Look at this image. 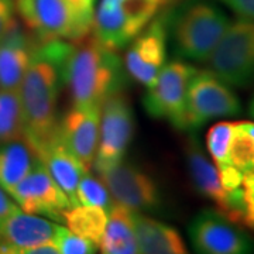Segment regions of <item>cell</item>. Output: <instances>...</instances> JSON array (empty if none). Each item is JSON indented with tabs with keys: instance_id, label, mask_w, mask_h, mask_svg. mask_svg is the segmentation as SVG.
Returning a JSON list of instances; mask_svg holds the SVG:
<instances>
[{
	"instance_id": "obj_15",
	"label": "cell",
	"mask_w": 254,
	"mask_h": 254,
	"mask_svg": "<svg viewBox=\"0 0 254 254\" xmlns=\"http://www.w3.org/2000/svg\"><path fill=\"white\" fill-rule=\"evenodd\" d=\"M33 31L41 41H79L86 37L79 27L68 0H33Z\"/></svg>"
},
{
	"instance_id": "obj_22",
	"label": "cell",
	"mask_w": 254,
	"mask_h": 254,
	"mask_svg": "<svg viewBox=\"0 0 254 254\" xmlns=\"http://www.w3.org/2000/svg\"><path fill=\"white\" fill-rule=\"evenodd\" d=\"M64 220L71 232L89 239L99 247L108 223V210L100 206L75 205L64 213Z\"/></svg>"
},
{
	"instance_id": "obj_31",
	"label": "cell",
	"mask_w": 254,
	"mask_h": 254,
	"mask_svg": "<svg viewBox=\"0 0 254 254\" xmlns=\"http://www.w3.org/2000/svg\"><path fill=\"white\" fill-rule=\"evenodd\" d=\"M237 13L240 17L254 20V0H219Z\"/></svg>"
},
{
	"instance_id": "obj_19",
	"label": "cell",
	"mask_w": 254,
	"mask_h": 254,
	"mask_svg": "<svg viewBox=\"0 0 254 254\" xmlns=\"http://www.w3.org/2000/svg\"><path fill=\"white\" fill-rule=\"evenodd\" d=\"M38 160L44 164L54 178L55 182L61 187V190L66 193L72 206L78 205L76 202V188L81 177L85 173H89L83 168L69 150L61 143L60 137H57L51 144L38 157Z\"/></svg>"
},
{
	"instance_id": "obj_17",
	"label": "cell",
	"mask_w": 254,
	"mask_h": 254,
	"mask_svg": "<svg viewBox=\"0 0 254 254\" xmlns=\"http://www.w3.org/2000/svg\"><path fill=\"white\" fill-rule=\"evenodd\" d=\"M187 163L192 182L199 193L216 205V210L229 218V195L222 187L216 165L210 163L196 141H190L187 148Z\"/></svg>"
},
{
	"instance_id": "obj_34",
	"label": "cell",
	"mask_w": 254,
	"mask_h": 254,
	"mask_svg": "<svg viewBox=\"0 0 254 254\" xmlns=\"http://www.w3.org/2000/svg\"><path fill=\"white\" fill-rule=\"evenodd\" d=\"M242 125L245 126V128L249 131V134L254 138V123L253 122H242Z\"/></svg>"
},
{
	"instance_id": "obj_11",
	"label": "cell",
	"mask_w": 254,
	"mask_h": 254,
	"mask_svg": "<svg viewBox=\"0 0 254 254\" xmlns=\"http://www.w3.org/2000/svg\"><path fill=\"white\" fill-rule=\"evenodd\" d=\"M168 20L157 17L133 40L126 54V69L131 78L150 88L165 64Z\"/></svg>"
},
{
	"instance_id": "obj_1",
	"label": "cell",
	"mask_w": 254,
	"mask_h": 254,
	"mask_svg": "<svg viewBox=\"0 0 254 254\" xmlns=\"http://www.w3.org/2000/svg\"><path fill=\"white\" fill-rule=\"evenodd\" d=\"M69 48L63 40L41 41L18 86L24 140L37 158L58 137L57 102Z\"/></svg>"
},
{
	"instance_id": "obj_24",
	"label": "cell",
	"mask_w": 254,
	"mask_h": 254,
	"mask_svg": "<svg viewBox=\"0 0 254 254\" xmlns=\"http://www.w3.org/2000/svg\"><path fill=\"white\" fill-rule=\"evenodd\" d=\"M229 161L242 174L254 170V138L249 134L242 122L235 123L233 127Z\"/></svg>"
},
{
	"instance_id": "obj_14",
	"label": "cell",
	"mask_w": 254,
	"mask_h": 254,
	"mask_svg": "<svg viewBox=\"0 0 254 254\" xmlns=\"http://www.w3.org/2000/svg\"><path fill=\"white\" fill-rule=\"evenodd\" d=\"M57 227L58 225L40 215L26 213L17 208L0 223V245L4 254H30L36 247L54 243Z\"/></svg>"
},
{
	"instance_id": "obj_37",
	"label": "cell",
	"mask_w": 254,
	"mask_h": 254,
	"mask_svg": "<svg viewBox=\"0 0 254 254\" xmlns=\"http://www.w3.org/2000/svg\"><path fill=\"white\" fill-rule=\"evenodd\" d=\"M0 254H4V249H3V246L0 245Z\"/></svg>"
},
{
	"instance_id": "obj_10",
	"label": "cell",
	"mask_w": 254,
	"mask_h": 254,
	"mask_svg": "<svg viewBox=\"0 0 254 254\" xmlns=\"http://www.w3.org/2000/svg\"><path fill=\"white\" fill-rule=\"evenodd\" d=\"M193 249L203 254L253 253L254 240L218 210H202L190 222Z\"/></svg>"
},
{
	"instance_id": "obj_8",
	"label": "cell",
	"mask_w": 254,
	"mask_h": 254,
	"mask_svg": "<svg viewBox=\"0 0 254 254\" xmlns=\"http://www.w3.org/2000/svg\"><path fill=\"white\" fill-rule=\"evenodd\" d=\"M196 69L187 63L173 61L164 64L155 82L147 88L145 110L158 119L168 120L174 127L185 130V108L188 83Z\"/></svg>"
},
{
	"instance_id": "obj_3",
	"label": "cell",
	"mask_w": 254,
	"mask_h": 254,
	"mask_svg": "<svg viewBox=\"0 0 254 254\" xmlns=\"http://www.w3.org/2000/svg\"><path fill=\"white\" fill-rule=\"evenodd\" d=\"M229 18L208 0H188L170 21L177 54L196 63H206L229 26Z\"/></svg>"
},
{
	"instance_id": "obj_4",
	"label": "cell",
	"mask_w": 254,
	"mask_h": 254,
	"mask_svg": "<svg viewBox=\"0 0 254 254\" xmlns=\"http://www.w3.org/2000/svg\"><path fill=\"white\" fill-rule=\"evenodd\" d=\"M210 71L230 86L254 83V20L230 21L208 60Z\"/></svg>"
},
{
	"instance_id": "obj_32",
	"label": "cell",
	"mask_w": 254,
	"mask_h": 254,
	"mask_svg": "<svg viewBox=\"0 0 254 254\" xmlns=\"http://www.w3.org/2000/svg\"><path fill=\"white\" fill-rule=\"evenodd\" d=\"M16 10L20 13L21 18L27 24L28 28L34 27V13H33V0H14Z\"/></svg>"
},
{
	"instance_id": "obj_23",
	"label": "cell",
	"mask_w": 254,
	"mask_h": 254,
	"mask_svg": "<svg viewBox=\"0 0 254 254\" xmlns=\"http://www.w3.org/2000/svg\"><path fill=\"white\" fill-rule=\"evenodd\" d=\"M16 140H24L18 89H0V144Z\"/></svg>"
},
{
	"instance_id": "obj_20",
	"label": "cell",
	"mask_w": 254,
	"mask_h": 254,
	"mask_svg": "<svg viewBox=\"0 0 254 254\" xmlns=\"http://www.w3.org/2000/svg\"><path fill=\"white\" fill-rule=\"evenodd\" d=\"M134 210L113 202L108 210V223L100 240L99 249L105 254L138 253L134 229Z\"/></svg>"
},
{
	"instance_id": "obj_29",
	"label": "cell",
	"mask_w": 254,
	"mask_h": 254,
	"mask_svg": "<svg viewBox=\"0 0 254 254\" xmlns=\"http://www.w3.org/2000/svg\"><path fill=\"white\" fill-rule=\"evenodd\" d=\"M75 17L78 20V24L82 31L88 36L92 30V21L95 14V0H68Z\"/></svg>"
},
{
	"instance_id": "obj_9",
	"label": "cell",
	"mask_w": 254,
	"mask_h": 254,
	"mask_svg": "<svg viewBox=\"0 0 254 254\" xmlns=\"http://www.w3.org/2000/svg\"><path fill=\"white\" fill-rule=\"evenodd\" d=\"M7 193L23 212L43 215L54 220H64V213L72 208L66 193L40 160Z\"/></svg>"
},
{
	"instance_id": "obj_36",
	"label": "cell",
	"mask_w": 254,
	"mask_h": 254,
	"mask_svg": "<svg viewBox=\"0 0 254 254\" xmlns=\"http://www.w3.org/2000/svg\"><path fill=\"white\" fill-rule=\"evenodd\" d=\"M249 112H250V115L254 118V96L252 98V100H250V106H249Z\"/></svg>"
},
{
	"instance_id": "obj_27",
	"label": "cell",
	"mask_w": 254,
	"mask_h": 254,
	"mask_svg": "<svg viewBox=\"0 0 254 254\" xmlns=\"http://www.w3.org/2000/svg\"><path fill=\"white\" fill-rule=\"evenodd\" d=\"M54 245L61 254H92L99 249L96 243L86 237L78 236L69 229L64 226L57 227Z\"/></svg>"
},
{
	"instance_id": "obj_12",
	"label": "cell",
	"mask_w": 254,
	"mask_h": 254,
	"mask_svg": "<svg viewBox=\"0 0 254 254\" xmlns=\"http://www.w3.org/2000/svg\"><path fill=\"white\" fill-rule=\"evenodd\" d=\"M99 175L112 198L134 212L153 210L160 205V192L153 178L131 164L122 161Z\"/></svg>"
},
{
	"instance_id": "obj_7",
	"label": "cell",
	"mask_w": 254,
	"mask_h": 254,
	"mask_svg": "<svg viewBox=\"0 0 254 254\" xmlns=\"http://www.w3.org/2000/svg\"><path fill=\"white\" fill-rule=\"evenodd\" d=\"M134 134V115L126 96L113 93L102 105L100 133L93 167L100 174L123 161Z\"/></svg>"
},
{
	"instance_id": "obj_5",
	"label": "cell",
	"mask_w": 254,
	"mask_h": 254,
	"mask_svg": "<svg viewBox=\"0 0 254 254\" xmlns=\"http://www.w3.org/2000/svg\"><path fill=\"white\" fill-rule=\"evenodd\" d=\"M160 7L153 0L102 1L92 21L95 38L112 50L123 48L154 18Z\"/></svg>"
},
{
	"instance_id": "obj_6",
	"label": "cell",
	"mask_w": 254,
	"mask_h": 254,
	"mask_svg": "<svg viewBox=\"0 0 254 254\" xmlns=\"http://www.w3.org/2000/svg\"><path fill=\"white\" fill-rule=\"evenodd\" d=\"M240 112V100L227 82L220 79L210 69H196L190 79L187 91V128L195 130L213 119L236 116Z\"/></svg>"
},
{
	"instance_id": "obj_33",
	"label": "cell",
	"mask_w": 254,
	"mask_h": 254,
	"mask_svg": "<svg viewBox=\"0 0 254 254\" xmlns=\"http://www.w3.org/2000/svg\"><path fill=\"white\" fill-rule=\"evenodd\" d=\"M17 208L18 206L14 203V200L7 195V192L3 188H0V223L7 218L14 209Z\"/></svg>"
},
{
	"instance_id": "obj_16",
	"label": "cell",
	"mask_w": 254,
	"mask_h": 254,
	"mask_svg": "<svg viewBox=\"0 0 254 254\" xmlns=\"http://www.w3.org/2000/svg\"><path fill=\"white\" fill-rule=\"evenodd\" d=\"M37 44L18 27L0 41V89H18L34 57Z\"/></svg>"
},
{
	"instance_id": "obj_21",
	"label": "cell",
	"mask_w": 254,
	"mask_h": 254,
	"mask_svg": "<svg viewBox=\"0 0 254 254\" xmlns=\"http://www.w3.org/2000/svg\"><path fill=\"white\" fill-rule=\"evenodd\" d=\"M38 161L26 140L0 144V188L9 192L27 175Z\"/></svg>"
},
{
	"instance_id": "obj_30",
	"label": "cell",
	"mask_w": 254,
	"mask_h": 254,
	"mask_svg": "<svg viewBox=\"0 0 254 254\" xmlns=\"http://www.w3.org/2000/svg\"><path fill=\"white\" fill-rule=\"evenodd\" d=\"M14 14H16L14 0H0V41L17 24Z\"/></svg>"
},
{
	"instance_id": "obj_18",
	"label": "cell",
	"mask_w": 254,
	"mask_h": 254,
	"mask_svg": "<svg viewBox=\"0 0 254 254\" xmlns=\"http://www.w3.org/2000/svg\"><path fill=\"white\" fill-rule=\"evenodd\" d=\"M134 229L138 253L143 254H184L187 246L174 227L155 219L134 213Z\"/></svg>"
},
{
	"instance_id": "obj_28",
	"label": "cell",
	"mask_w": 254,
	"mask_h": 254,
	"mask_svg": "<svg viewBox=\"0 0 254 254\" xmlns=\"http://www.w3.org/2000/svg\"><path fill=\"white\" fill-rule=\"evenodd\" d=\"M240 188H242L243 209H245L243 226L254 230V170L243 173Z\"/></svg>"
},
{
	"instance_id": "obj_35",
	"label": "cell",
	"mask_w": 254,
	"mask_h": 254,
	"mask_svg": "<svg viewBox=\"0 0 254 254\" xmlns=\"http://www.w3.org/2000/svg\"><path fill=\"white\" fill-rule=\"evenodd\" d=\"M102 1H106V3H113V1H119V0H102ZM155 3H158L160 6H163L164 3L167 1V0H153Z\"/></svg>"
},
{
	"instance_id": "obj_25",
	"label": "cell",
	"mask_w": 254,
	"mask_h": 254,
	"mask_svg": "<svg viewBox=\"0 0 254 254\" xmlns=\"http://www.w3.org/2000/svg\"><path fill=\"white\" fill-rule=\"evenodd\" d=\"M233 127L235 123H218L210 127L206 134V147L218 170L230 164L229 147L233 136Z\"/></svg>"
},
{
	"instance_id": "obj_26",
	"label": "cell",
	"mask_w": 254,
	"mask_h": 254,
	"mask_svg": "<svg viewBox=\"0 0 254 254\" xmlns=\"http://www.w3.org/2000/svg\"><path fill=\"white\" fill-rule=\"evenodd\" d=\"M113 198L106 188V185L99 180L93 178L89 173L81 177L76 188V202L78 205L100 206L109 210L113 205Z\"/></svg>"
},
{
	"instance_id": "obj_13",
	"label": "cell",
	"mask_w": 254,
	"mask_h": 254,
	"mask_svg": "<svg viewBox=\"0 0 254 254\" xmlns=\"http://www.w3.org/2000/svg\"><path fill=\"white\" fill-rule=\"evenodd\" d=\"M102 108L73 106L58 125V137L69 153L89 171L95 161L100 133Z\"/></svg>"
},
{
	"instance_id": "obj_2",
	"label": "cell",
	"mask_w": 254,
	"mask_h": 254,
	"mask_svg": "<svg viewBox=\"0 0 254 254\" xmlns=\"http://www.w3.org/2000/svg\"><path fill=\"white\" fill-rule=\"evenodd\" d=\"M75 43L64 68V81L69 85L75 106L102 108L103 102L123 86L122 61L115 50L95 37Z\"/></svg>"
}]
</instances>
